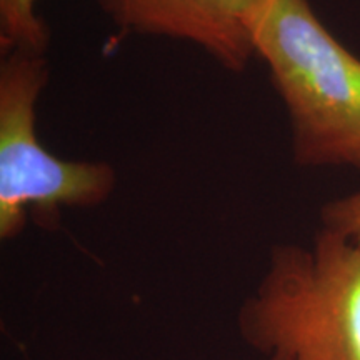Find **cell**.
<instances>
[{
    "instance_id": "5b68a950",
    "label": "cell",
    "mask_w": 360,
    "mask_h": 360,
    "mask_svg": "<svg viewBox=\"0 0 360 360\" xmlns=\"http://www.w3.org/2000/svg\"><path fill=\"white\" fill-rule=\"evenodd\" d=\"M51 29L37 13V0H0V47L2 52L47 53Z\"/></svg>"
},
{
    "instance_id": "6da1fadb",
    "label": "cell",
    "mask_w": 360,
    "mask_h": 360,
    "mask_svg": "<svg viewBox=\"0 0 360 360\" xmlns=\"http://www.w3.org/2000/svg\"><path fill=\"white\" fill-rule=\"evenodd\" d=\"M249 29L289 117L295 164L360 172V58L309 0H257Z\"/></svg>"
},
{
    "instance_id": "3957f363",
    "label": "cell",
    "mask_w": 360,
    "mask_h": 360,
    "mask_svg": "<svg viewBox=\"0 0 360 360\" xmlns=\"http://www.w3.org/2000/svg\"><path fill=\"white\" fill-rule=\"evenodd\" d=\"M0 64V237L24 231L29 214L51 224L64 207H96L114 193L107 162L64 160L37 135V102L51 79L47 53L2 52Z\"/></svg>"
},
{
    "instance_id": "277c9868",
    "label": "cell",
    "mask_w": 360,
    "mask_h": 360,
    "mask_svg": "<svg viewBox=\"0 0 360 360\" xmlns=\"http://www.w3.org/2000/svg\"><path fill=\"white\" fill-rule=\"evenodd\" d=\"M257 0H97L122 34L191 42L231 72L255 56L249 20Z\"/></svg>"
},
{
    "instance_id": "7a4b0ae2",
    "label": "cell",
    "mask_w": 360,
    "mask_h": 360,
    "mask_svg": "<svg viewBox=\"0 0 360 360\" xmlns=\"http://www.w3.org/2000/svg\"><path fill=\"white\" fill-rule=\"evenodd\" d=\"M237 327L267 360H360V247L323 227L274 245Z\"/></svg>"
},
{
    "instance_id": "8992f818",
    "label": "cell",
    "mask_w": 360,
    "mask_h": 360,
    "mask_svg": "<svg viewBox=\"0 0 360 360\" xmlns=\"http://www.w3.org/2000/svg\"><path fill=\"white\" fill-rule=\"evenodd\" d=\"M322 227L360 247V191L330 200L321 210Z\"/></svg>"
}]
</instances>
